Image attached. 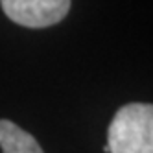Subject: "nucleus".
Instances as JSON below:
<instances>
[{
    "label": "nucleus",
    "mask_w": 153,
    "mask_h": 153,
    "mask_svg": "<svg viewBox=\"0 0 153 153\" xmlns=\"http://www.w3.org/2000/svg\"><path fill=\"white\" fill-rule=\"evenodd\" d=\"M109 153H153V103L120 107L107 129Z\"/></svg>",
    "instance_id": "nucleus-1"
},
{
    "label": "nucleus",
    "mask_w": 153,
    "mask_h": 153,
    "mask_svg": "<svg viewBox=\"0 0 153 153\" xmlns=\"http://www.w3.org/2000/svg\"><path fill=\"white\" fill-rule=\"evenodd\" d=\"M72 0H0L9 20L24 28H48L68 15Z\"/></svg>",
    "instance_id": "nucleus-2"
},
{
    "label": "nucleus",
    "mask_w": 153,
    "mask_h": 153,
    "mask_svg": "<svg viewBox=\"0 0 153 153\" xmlns=\"http://www.w3.org/2000/svg\"><path fill=\"white\" fill-rule=\"evenodd\" d=\"M0 148L2 153H45L33 135L11 120H0Z\"/></svg>",
    "instance_id": "nucleus-3"
}]
</instances>
